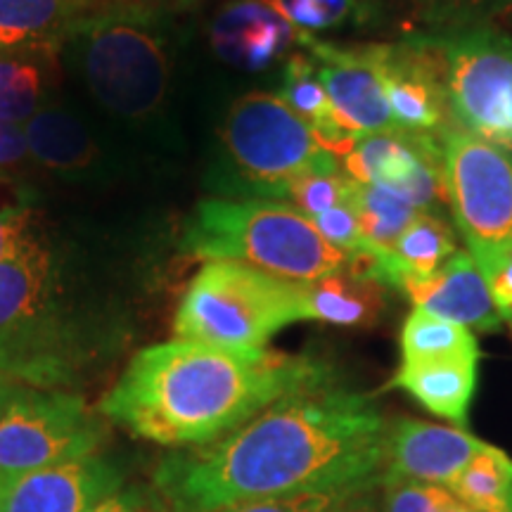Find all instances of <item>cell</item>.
Returning a JSON list of instances; mask_svg holds the SVG:
<instances>
[{
	"mask_svg": "<svg viewBox=\"0 0 512 512\" xmlns=\"http://www.w3.org/2000/svg\"><path fill=\"white\" fill-rule=\"evenodd\" d=\"M384 297L387 287L349 264L344 271L304 285V320L339 328H370L382 316Z\"/></svg>",
	"mask_w": 512,
	"mask_h": 512,
	"instance_id": "obj_19",
	"label": "cell"
},
{
	"mask_svg": "<svg viewBox=\"0 0 512 512\" xmlns=\"http://www.w3.org/2000/svg\"><path fill=\"white\" fill-rule=\"evenodd\" d=\"M102 437L105 427L81 396L15 382L0 403V482L93 456Z\"/></svg>",
	"mask_w": 512,
	"mask_h": 512,
	"instance_id": "obj_10",
	"label": "cell"
},
{
	"mask_svg": "<svg viewBox=\"0 0 512 512\" xmlns=\"http://www.w3.org/2000/svg\"><path fill=\"white\" fill-rule=\"evenodd\" d=\"M98 335L53 240L31 235L0 261V375L38 389L74 387Z\"/></svg>",
	"mask_w": 512,
	"mask_h": 512,
	"instance_id": "obj_3",
	"label": "cell"
},
{
	"mask_svg": "<svg viewBox=\"0 0 512 512\" xmlns=\"http://www.w3.org/2000/svg\"><path fill=\"white\" fill-rule=\"evenodd\" d=\"M261 3L278 12L294 31L306 36L366 17L363 0H261Z\"/></svg>",
	"mask_w": 512,
	"mask_h": 512,
	"instance_id": "obj_27",
	"label": "cell"
},
{
	"mask_svg": "<svg viewBox=\"0 0 512 512\" xmlns=\"http://www.w3.org/2000/svg\"><path fill=\"white\" fill-rule=\"evenodd\" d=\"M441 512H479V510L470 508V505L463 503V501H460V498H456V496L451 494V491H448V496H446L444 508H441Z\"/></svg>",
	"mask_w": 512,
	"mask_h": 512,
	"instance_id": "obj_39",
	"label": "cell"
},
{
	"mask_svg": "<svg viewBox=\"0 0 512 512\" xmlns=\"http://www.w3.org/2000/svg\"><path fill=\"white\" fill-rule=\"evenodd\" d=\"M110 0H0V53L60 50Z\"/></svg>",
	"mask_w": 512,
	"mask_h": 512,
	"instance_id": "obj_18",
	"label": "cell"
},
{
	"mask_svg": "<svg viewBox=\"0 0 512 512\" xmlns=\"http://www.w3.org/2000/svg\"><path fill=\"white\" fill-rule=\"evenodd\" d=\"M382 512H441L448 489L420 482L380 484Z\"/></svg>",
	"mask_w": 512,
	"mask_h": 512,
	"instance_id": "obj_33",
	"label": "cell"
},
{
	"mask_svg": "<svg viewBox=\"0 0 512 512\" xmlns=\"http://www.w3.org/2000/svg\"><path fill=\"white\" fill-rule=\"evenodd\" d=\"M453 358H479L475 332L451 320L413 309L401 328V363H434Z\"/></svg>",
	"mask_w": 512,
	"mask_h": 512,
	"instance_id": "obj_25",
	"label": "cell"
},
{
	"mask_svg": "<svg viewBox=\"0 0 512 512\" xmlns=\"http://www.w3.org/2000/svg\"><path fill=\"white\" fill-rule=\"evenodd\" d=\"M278 98L283 100L299 119H304L306 124L318 133V138L323 140L332 152H337L339 157L356 143V140L347 136L344 128L339 126L335 112H332L328 91H325L316 64H313L309 55L299 53L287 60L283 72V86H280Z\"/></svg>",
	"mask_w": 512,
	"mask_h": 512,
	"instance_id": "obj_24",
	"label": "cell"
},
{
	"mask_svg": "<svg viewBox=\"0 0 512 512\" xmlns=\"http://www.w3.org/2000/svg\"><path fill=\"white\" fill-rule=\"evenodd\" d=\"M377 494H380V486H375V489H370V491H366V494L358 496L356 501L349 503L342 512H382L380 498H377Z\"/></svg>",
	"mask_w": 512,
	"mask_h": 512,
	"instance_id": "obj_38",
	"label": "cell"
},
{
	"mask_svg": "<svg viewBox=\"0 0 512 512\" xmlns=\"http://www.w3.org/2000/svg\"><path fill=\"white\" fill-rule=\"evenodd\" d=\"M91 512H147V508L133 491H117V494L107 496L105 501L95 505Z\"/></svg>",
	"mask_w": 512,
	"mask_h": 512,
	"instance_id": "obj_37",
	"label": "cell"
},
{
	"mask_svg": "<svg viewBox=\"0 0 512 512\" xmlns=\"http://www.w3.org/2000/svg\"><path fill=\"white\" fill-rule=\"evenodd\" d=\"M325 373L323 363L306 356L176 339L140 349L98 408L140 439L190 448L226 437Z\"/></svg>",
	"mask_w": 512,
	"mask_h": 512,
	"instance_id": "obj_2",
	"label": "cell"
},
{
	"mask_svg": "<svg viewBox=\"0 0 512 512\" xmlns=\"http://www.w3.org/2000/svg\"><path fill=\"white\" fill-rule=\"evenodd\" d=\"M299 43L316 64L332 112L347 136L358 140L375 133H399L370 53V43L339 46L306 34L299 36Z\"/></svg>",
	"mask_w": 512,
	"mask_h": 512,
	"instance_id": "obj_12",
	"label": "cell"
},
{
	"mask_svg": "<svg viewBox=\"0 0 512 512\" xmlns=\"http://www.w3.org/2000/svg\"><path fill=\"white\" fill-rule=\"evenodd\" d=\"M448 491L479 512H512V458L501 448L489 446Z\"/></svg>",
	"mask_w": 512,
	"mask_h": 512,
	"instance_id": "obj_26",
	"label": "cell"
},
{
	"mask_svg": "<svg viewBox=\"0 0 512 512\" xmlns=\"http://www.w3.org/2000/svg\"><path fill=\"white\" fill-rule=\"evenodd\" d=\"M401 292L411 299L415 309L451 320L472 332H496L503 325L489 285L465 249H458L430 278L408 280Z\"/></svg>",
	"mask_w": 512,
	"mask_h": 512,
	"instance_id": "obj_16",
	"label": "cell"
},
{
	"mask_svg": "<svg viewBox=\"0 0 512 512\" xmlns=\"http://www.w3.org/2000/svg\"><path fill=\"white\" fill-rule=\"evenodd\" d=\"M221 138L230 162L264 200H283L285 190L304 176L344 171L342 157L278 93L256 91L235 100Z\"/></svg>",
	"mask_w": 512,
	"mask_h": 512,
	"instance_id": "obj_7",
	"label": "cell"
},
{
	"mask_svg": "<svg viewBox=\"0 0 512 512\" xmlns=\"http://www.w3.org/2000/svg\"><path fill=\"white\" fill-rule=\"evenodd\" d=\"M505 323H508V325H510V330H512V318H510V320H505Z\"/></svg>",
	"mask_w": 512,
	"mask_h": 512,
	"instance_id": "obj_42",
	"label": "cell"
},
{
	"mask_svg": "<svg viewBox=\"0 0 512 512\" xmlns=\"http://www.w3.org/2000/svg\"><path fill=\"white\" fill-rule=\"evenodd\" d=\"M36 195L10 174H0V261L36 233Z\"/></svg>",
	"mask_w": 512,
	"mask_h": 512,
	"instance_id": "obj_29",
	"label": "cell"
},
{
	"mask_svg": "<svg viewBox=\"0 0 512 512\" xmlns=\"http://www.w3.org/2000/svg\"><path fill=\"white\" fill-rule=\"evenodd\" d=\"M57 53L53 50H10L0 53V121L24 126L55 86Z\"/></svg>",
	"mask_w": 512,
	"mask_h": 512,
	"instance_id": "obj_22",
	"label": "cell"
},
{
	"mask_svg": "<svg viewBox=\"0 0 512 512\" xmlns=\"http://www.w3.org/2000/svg\"><path fill=\"white\" fill-rule=\"evenodd\" d=\"M114 5H124V8H136L147 12H159V15H174V12H185L195 8L200 0H110Z\"/></svg>",
	"mask_w": 512,
	"mask_h": 512,
	"instance_id": "obj_36",
	"label": "cell"
},
{
	"mask_svg": "<svg viewBox=\"0 0 512 512\" xmlns=\"http://www.w3.org/2000/svg\"><path fill=\"white\" fill-rule=\"evenodd\" d=\"M477 363L479 358H453L413 366L401 363L392 377V387L411 394L430 413L467 427V413L477 389Z\"/></svg>",
	"mask_w": 512,
	"mask_h": 512,
	"instance_id": "obj_20",
	"label": "cell"
},
{
	"mask_svg": "<svg viewBox=\"0 0 512 512\" xmlns=\"http://www.w3.org/2000/svg\"><path fill=\"white\" fill-rule=\"evenodd\" d=\"M387 425L368 394L325 373L226 437L169 453L155 484L169 512H219L266 498L380 484Z\"/></svg>",
	"mask_w": 512,
	"mask_h": 512,
	"instance_id": "obj_1",
	"label": "cell"
},
{
	"mask_svg": "<svg viewBox=\"0 0 512 512\" xmlns=\"http://www.w3.org/2000/svg\"><path fill=\"white\" fill-rule=\"evenodd\" d=\"M311 221L313 226L318 228V233L323 235L332 247H337L339 252L349 254L351 259H354V256H366V259L373 256L366 235H363L361 221H358L356 211L351 209L349 202L342 204V207L325 211V214H320Z\"/></svg>",
	"mask_w": 512,
	"mask_h": 512,
	"instance_id": "obj_32",
	"label": "cell"
},
{
	"mask_svg": "<svg viewBox=\"0 0 512 512\" xmlns=\"http://www.w3.org/2000/svg\"><path fill=\"white\" fill-rule=\"evenodd\" d=\"M482 275L505 323V320L512 318V247L505 249Z\"/></svg>",
	"mask_w": 512,
	"mask_h": 512,
	"instance_id": "obj_34",
	"label": "cell"
},
{
	"mask_svg": "<svg viewBox=\"0 0 512 512\" xmlns=\"http://www.w3.org/2000/svg\"><path fill=\"white\" fill-rule=\"evenodd\" d=\"M304 320V285L275 278L238 261H207L176 309L183 342L254 351Z\"/></svg>",
	"mask_w": 512,
	"mask_h": 512,
	"instance_id": "obj_5",
	"label": "cell"
},
{
	"mask_svg": "<svg viewBox=\"0 0 512 512\" xmlns=\"http://www.w3.org/2000/svg\"><path fill=\"white\" fill-rule=\"evenodd\" d=\"M422 22L434 34L489 27L496 17L512 10V0H411Z\"/></svg>",
	"mask_w": 512,
	"mask_h": 512,
	"instance_id": "obj_28",
	"label": "cell"
},
{
	"mask_svg": "<svg viewBox=\"0 0 512 512\" xmlns=\"http://www.w3.org/2000/svg\"><path fill=\"white\" fill-rule=\"evenodd\" d=\"M29 145L24 136V126L5 124L0 121V174H8L27 164Z\"/></svg>",
	"mask_w": 512,
	"mask_h": 512,
	"instance_id": "obj_35",
	"label": "cell"
},
{
	"mask_svg": "<svg viewBox=\"0 0 512 512\" xmlns=\"http://www.w3.org/2000/svg\"><path fill=\"white\" fill-rule=\"evenodd\" d=\"M489 446L456 427L413 418L389 420L380 484L420 482L448 489Z\"/></svg>",
	"mask_w": 512,
	"mask_h": 512,
	"instance_id": "obj_14",
	"label": "cell"
},
{
	"mask_svg": "<svg viewBox=\"0 0 512 512\" xmlns=\"http://www.w3.org/2000/svg\"><path fill=\"white\" fill-rule=\"evenodd\" d=\"M342 166L358 183L403 192L422 211L437 214L439 204L446 202L437 138H415L406 133L363 136L344 152Z\"/></svg>",
	"mask_w": 512,
	"mask_h": 512,
	"instance_id": "obj_13",
	"label": "cell"
},
{
	"mask_svg": "<svg viewBox=\"0 0 512 512\" xmlns=\"http://www.w3.org/2000/svg\"><path fill=\"white\" fill-rule=\"evenodd\" d=\"M166 15L107 3L83 19L67 46L100 105L124 119L152 117L169 88Z\"/></svg>",
	"mask_w": 512,
	"mask_h": 512,
	"instance_id": "obj_6",
	"label": "cell"
},
{
	"mask_svg": "<svg viewBox=\"0 0 512 512\" xmlns=\"http://www.w3.org/2000/svg\"><path fill=\"white\" fill-rule=\"evenodd\" d=\"M439 145L446 202L484 273L512 247V152L460 128L441 133Z\"/></svg>",
	"mask_w": 512,
	"mask_h": 512,
	"instance_id": "obj_9",
	"label": "cell"
},
{
	"mask_svg": "<svg viewBox=\"0 0 512 512\" xmlns=\"http://www.w3.org/2000/svg\"><path fill=\"white\" fill-rule=\"evenodd\" d=\"M380 484H356V486H339V489L309 491V494H294L280 498H266V501L242 503L233 508L219 512H342L349 503H354L358 496L375 489Z\"/></svg>",
	"mask_w": 512,
	"mask_h": 512,
	"instance_id": "obj_31",
	"label": "cell"
},
{
	"mask_svg": "<svg viewBox=\"0 0 512 512\" xmlns=\"http://www.w3.org/2000/svg\"><path fill=\"white\" fill-rule=\"evenodd\" d=\"M24 136L31 159L57 174H81L98 159V147L86 126L50 102L24 124Z\"/></svg>",
	"mask_w": 512,
	"mask_h": 512,
	"instance_id": "obj_21",
	"label": "cell"
},
{
	"mask_svg": "<svg viewBox=\"0 0 512 512\" xmlns=\"http://www.w3.org/2000/svg\"><path fill=\"white\" fill-rule=\"evenodd\" d=\"M458 252L456 230L434 211H422L392 247L387 287L403 290L408 280L430 278Z\"/></svg>",
	"mask_w": 512,
	"mask_h": 512,
	"instance_id": "obj_23",
	"label": "cell"
},
{
	"mask_svg": "<svg viewBox=\"0 0 512 512\" xmlns=\"http://www.w3.org/2000/svg\"><path fill=\"white\" fill-rule=\"evenodd\" d=\"M453 128L512 150V36L491 27L427 34Z\"/></svg>",
	"mask_w": 512,
	"mask_h": 512,
	"instance_id": "obj_8",
	"label": "cell"
},
{
	"mask_svg": "<svg viewBox=\"0 0 512 512\" xmlns=\"http://www.w3.org/2000/svg\"><path fill=\"white\" fill-rule=\"evenodd\" d=\"M351 178L347 171H335V174H311L294 181L290 188L285 190L283 200L299 209L309 219L325 214V211L342 207L349 202L351 195Z\"/></svg>",
	"mask_w": 512,
	"mask_h": 512,
	"instance_id": "obj_30",
	"label": "cell"
},
{
	"mask_svg": "<svg viewBox=\"0 0 512 512\" xmlns=\"http://www.w3.org/2000/svg\"><path fill=\"white\" fill-rule=\"evenodd\" d=\"M181 249L209 261H238L290 283H316L349 268L309 216L287 202L209 197L192 209Z\"/></svg>",
	"mask_w": 512,
	"mask_h": 512,
	"instance_id": "obj_4",
	"label": "cell"
},
{
	"mask_svg": "<svg viewBox=\"0 0 512 512\" xmlns=\"http://www.w3.org/2000/svg\"><path fill=\"white\" fill-rule=\"evenodd\" d=\"M119 486L121 472L93 453L15 479L8 486L5 512H91Z\"/></svg>",
	"mask_w": 512,
	"mask_h": 512,
	"instance_id": "obj_15",
	"label": "cell"
},
{
	"mask_svg": "<svg viewBox=\"0 0 512 512\" xmlns=\"http://www.w3.org/2000/svg\"><path fill=\"white\" fill-rule=\"evenodd\" d=\"M5 498H8V486L0 482V512H5Z\"/></svg>",
	"mask_w": 512,
	"mask_h": 512,
	"instance_id": "obj_41",
	"label": "cell"
},
{
	"mask_svg": "<svg viewBox=\"0 0 512 512\" xmlns=\"http://www.w3.org/2000/svg\"><path fill=\"white\" fill-rule=\"evenodd\" d=\"M370 53L399 133L439 140L441 133L453 128L437 53L427 34L399 43H370Z\"/></svg>",
	"mask_w": 512,
	"mask_h": 512,
	"instance_id": "obj_11",
	"label": "cell"
},
{
	"mask_svg": "<svg viewBox=\"0 0 512 512\" xmlns=\"http://www.w3.org/2000/svg\"><path fill=\"white\" fill-rule=\"evenodd\" d=\"M299 36V31L261 0H238L216 17L211 46L235 67L261 72L285 55L292 43H299Z\"/></svg>",
	"mask_w": 512,
	"mask_h": 512,
	"instance_id": "obj_17",
	"label": "cell"
},
{
	"mask_svg": "<svg viewBox=\"0 0 512 512\" xmlns=\"http://www.w3.org/2000/svg\"><path fill=\"white\" fill-rule=\"evenodd\" d=\"M12 384H15V380H10V377L0 375V403H3L5 396H8V392L12 389Z\"/></svg>",
	"mask_w": 512,
	"mask_h": 512,
	"instance_id": "obj_40",
	"label": "cell"
}]
</instances>
